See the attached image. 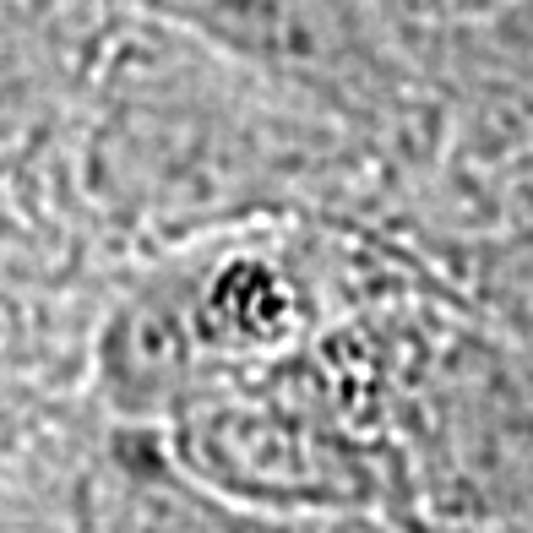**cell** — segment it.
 <instances>
[{
    "label": "cell",
    "mask_w": 533,
    "mask_h": 533,
    "mask_svg": "<svg viewBox=\"0 0 533 533\" xmlns=\"http://www.w3.org/2000/svg\"><path fill=\"white\" fill-rule=\"evenodd\" d=\"M196 28H213L223 44L289 66L300 77L321 71V0H175Z\"/></svg>",
    "instance_id": "6da1fadb"
}]
</instances>
